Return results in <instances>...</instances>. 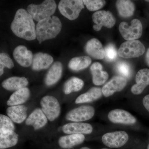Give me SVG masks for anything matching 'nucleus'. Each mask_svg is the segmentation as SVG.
<instances>
[{
  "label": "nucleus",
  "mask_w": 149,
  "mask_h": 149,
  "mask_svg": "<svg viewBox=\"0 0 149 149\" xmlns=\"http://www.w3.org/2000/svg\"><path fill=\"white\" fill-rule=\"evenodd\" d=\"M116 69L118 73L125 78H129L131 76L132 72L131 67L128 63L124 61L118 63L116 65Z\"/></svg>",
  "instance_id": "nucleus-31"
},
{
  "label": "nucleus",
  "mask_w": 149,
  "mask_h": 149,
  "mask_svg": "<svg viewBox=\"0 0 149 149\" xmlns=\"http://www.w3.org/2000/svg\"><path fill=\"white\" fill-rule=\"evenodd\" d=\"M62 130L67 134H90L93 131L92 125L81 122L70 123L63 125Z\"/></svg>",
  "instance_id": "nucleus-15"
},
{
  "label": "nucleus",
  "mask_w": 149,
  "mask_h": 149,
  "mask_svg": "<svg viewBox=\"0 0 149 149\" xmlns=\"http://www.w3.org/2000/svg\"><path fill=\"white\" fill-rule=\"evenodd\" d=\"M58 8L62 15L73 20L79 17L84 8V4L81 0H62L59 3Z\"/></svg>",
  "instance_id": "nucleus-4"
},
{
  "label": "nucleus",
  "mask_w": 149,
  "mask_h": 149,
  "mask_svg": "<svg viewBox=\"0 0 149 149\" xmlns=\"http://www.w3.org/2000/svg\"><path fill=\"white\" fill-rule=\"evenodd\" d=\"M107 149V148H103V149Z\"/></svg>",
  "instance_id": "nucleus-40"
},
{
  "label": "nucleus",
  "mask_w": 149,
  "mask_h": 149,
  "mask_svg": "<svg viewBox=\"0 0 149 149\" xmlns=\"http://www.w3.org/2000/svg\"><path fill=\"white\" fill-rule=\"evenodd\" d=\"M147 149H149V144L148 145V147H147Z\"/></svg>",
  "instance_id": "nucleus-38"
},
{
  "label": "nucleus",
  "mask_w": 149,
  "mask_h": 149,
  "mask_svg": "<svg viewBox=\"0 0 149 149\" xmlns=\"http://www.w3.org/2000/svg\"><path fill=\"white\" fill-rule=\"evenodd\" d=\"M15 130V126L12 120L9 117L4 115L0 116V131Z\"/></svg>",
  "instance_id": "nucleus-33"
},
{
  "label": "nucleus",
  "mask_w": 149,
  "mask_h": 149,
  "mask_svg": "<svg viewBox=\"0 0 149 149\" xmlns=\"http://www.w3.org/2000/svg\"><path fill=\"white\" fill-rule=\"evenodd\" d=\"M145 61L148 66L149 67V48L147 49L145 56Z\"/></svg>",
  "instance_id": "nucleus-36"
},
{
  "label": "nucleus",
  "mask_w": 149,
  "mask_h": 149,
  "mask_svg": "<svg viewBox=\"0 0 149 149\" xmlns=\"http://www.w3.org/2000/svg\"><path fill=\"white\" fill-rule=\"evenodd\" d=\"M33 19L27 10L19 9L17 11L11 24V29L17 37L27 41L35 40L36 31Z\"/></svg>",
  "instance_id": "nucleus-1"
},
{
  "label": "nucleus",
  "mask_w": 149,
  "mask_h": 149,
  "mask_svg": "<svg viewBox=\"0 0 149 149\" xmlns=\"http://www.w3.org/2000/svg\"><path fill=\"white\" fill-rule=\"evenodd\" d=\"M61 21L57 17L52 16L38 22L36 27V38L41 44L47 40L55 38L61 31Z\"/></svg>",
  "instance_id": "nucleus-2"
},
{
  "label": "nucleus",
  "mask_w": 149,
  "mask_h": 149,
  "mask_svg": "<svg viewBox=\"0 0 149 149\" xmlns=\"http://www.w3.org/2000/svg\"><path fill=\"white\" fill-rule=\"evenodd\" d=\"M92 19L95 24L93 29L98 32L103 26L108 28H111L116 23V19L111 12L109 11H97L93 14Z\"/></svg>",
  "instance_id": "nucleus-8"
},
{
  "label": "nucleus",
  "mask_w": 149,
  "mask_h": 149,
  "mask_svg": "<svg viewBox=\"0 0 149 149\" xmlns=\"http://www.w3.org/2000/svg\"><path fill=\"white\" fill-rule=\"evenodd\" d=\"M127 83V80L125 77L122 76H115L104 85L102 89V92L105 97H109L114 93L123 90Z\"/></svg>",
  "instance_id": "nucleus-11"
},
{
  "label": "nucleus",
  "mask_w": 149,
  "mask_h": 149,
  "mask_svg": "<svg viewBox=\"0 0 149 149\" xmlns=\"http://www.w3.org/2000/svg\"><path fill=\"white\" fill-rule=\"evenodd\" d=\"M85 139L83 134H70L60 138L58 144L62 148L70 149L82 143Z\"/></svg>",
  "instance_id": "nucleus-22"
},
{
  "label": "nucleus",
  "mask_w": 149,
  "mask_h": 149,
  "mask_svg": "<svg viewBox=\"0 0 149 149\" xmlns=\"http://www.w3.org/2000/svg\"><path fill=\"white\" fill-rule=\"evenodd\" d=\"M90 149L89 148H88V147H83V148H81V149Z\"/></svg>",
  "instance_id": "nucleus-37"
},
{
  "label": "nucleus",
  "mask_w": 149,
  "mask_h": 149,
  "mask_svg": "<svg viewBox=\"0 0 149 149\" xmlns=\"http://www.w3.org/2000/svg\"><path fill=\"white\" fill-rule=\"evenodd\" d=\"M33 55L32 52L24 45L17 46L13 52L14 58L19 64L23 67H28L32 65Z\"/></svg>",
  "instance_id": "nucleus-13"
},
{
  "label": "nucleus",
  "mask_w": 149,
  "mask_h": 149,
  "mask_svg": "<svg viewBox=\"0 0 149 149\" xmlns=\"http://www.w3.org/2000/svg\"><path fill=\"white\" fill-rule=\"evenodd\" d=\"M93 75V83L96 85H102L106 82L108 78L107 72L102 70V66L99 62H95L91 67Z\"/></svg>",
  "instance_id": "nucleus-23"
},
{
  "label": "nucleus",
  "mask_w": 149,
  "mask_h": 149,
  "mask_svg": "<svg viewBox=\"0 0 149 149\" xmlns=\"http://www.w3.org/2000/svg\"><path fill=\"white\" fill-rule=\"evenodd\" d=\"M30 96V91L27 88H24L16 91L10 96L7 102L10 106L19 105L25 102Z\"/></svg>",
  "instance_id": "nucleus-25"
},
{
  "label": "nucleus",
  "mask_w": 149,
  "mask_h": 149,
  "mask_svg": "<svg viewBox=\"0 0 149 149\" xmlns=\"http://www.w3.org/2000/svg\"><path fill=\"white\" fill-rule=\"evenodd\" d=\"M84 5L87 9L91 11H95L104 7L106 1L102 0H84L83 1Z\"/></svg>",
  "instance_id": "nucleus-32"
},
{
  "label": "nucleus",
  "mask_w": 149,
  "mask_h": 149,
  "mask_svg": "<svg viewBox=\"0 0 149 149\" xmlns=\"http://www.w3.org/2000/svg\"><path fill=\"white\" fill-rule=\"evenodd\" d=\"M146 2H149V1H146Z\"/></svg>",
  "instance_id": "nucleus-39"
},
{
  "label": "nucleus",
  "mask_w": 149,
  "mask_h": 149,
  "mask_svg": "<svg viewBox=\"0 0 149 149\" xmlns=\"http://www.w3.org/2000/svg\"><path fill=\"white\" fill-rule=\"evenodd\" d=\"M143 104L144 107L149 112V94L144 97L143 100Z\"/></svg>",
  "instance_id": "nucleus-35"
},
{
  "label": "nucleus",
  "mask_w": 149,
  "mask_h": 149,
  "mask_svg": "<svg viewBox=\"0 0 149 149\" xmlns=\"http://www.w3.org/2000/svg\"><path fill=\"white\" fill-rule=\"evenodd\" d=\"M146 52V47L141 41L138 40L128 41L120 45L118 53L123 58H131L143 55Z\"/></svg>",
  "instance_id": "nucleus-5"
},
{
  "label": "nucleus",
  "mask_w": 149,
  "mask_h": 149,
  "mask_svg": "<svg viewBox=\"0 0 149 149\" xmlns=\"http://www.w3.org/2000/svg\"><path fill=\"white\" fill-rule=\"evenodd\" d=\"M119 31L124 40L132 41L139 39L143 34L142 23L138 19H133L130 25L125 22H123L119 25Z\"/></svg>",
  "instance_id": "nucleus-6"
},
{
  "label": "nucleus",
  "mask_w": 149,
  "mask_h": 149,
  "mask_svg": "<svg viewBox=\"0 0 149 149\" xmlns=\"http://www.w3.org/2000/svg\"><path fill=\"white\" fill-rule=\"evenodd\" d=\"M14 64L10 56L6 53L0 54V75L1 76L4 72V68L7 67L9 69L12 68Z\"/></svg>",
  "instance_id": "nucleus-30"
},
{
  "label": "nucleus",
  "mask_w": 149,
  "mask_h": 149,
  "mask_svg": "<svg viewBox=\"0 0 149 149\" xmlns=\"http://www.w3.org/2000/svg\"><path fill=\"white\" fill-rule=\"evenodd\" d=\"M95 110L91 106H82L74 109L67 114L66 118L70 121L80 122L90 120L93 117Z\"/></svg>",
  "instance_id": "nucleus-10"
},
{
  "label": "nucleus",
  "mask_w": 149,
  "mask_h": 149,
  "mask_svg": "<svg viewBox=\"0 0 149 149\" xmlns=\"http://www.w3.org/2000/svg\"><path fill=\"white\" fill-rule=\"evenodd\" d=\"M63 68L62 64L60 62H56L54 63L48 71L45 79V83L47 86L53 85L60 79Z\"/></svg>",
  "instance_id": "nucleus-20"
},
{
  "label": "nucleus",
  "mask_w": 149,
  "mask_h": 149,
  "mask_svg": "<svg viewBox=\"0 0 149 149\" xmlns=\"http://www.w3.org/2000/svg\"><path fill=\"white\" fill-rule=\"evenodd\" d=\"M42 109L47 118L53 121L57 118L61 112V107L58 100L54 97L46 96L40 102Z\"/></svg>",
  "instance_id": "nucleus-7"
},
{
  "label": "nucleus",
  "mask_w": 149,
  "mask_h": 149,
  "mask_svg": "<svg viewBox=\"0 0 149 149\" xmlns=\"http://www.w3.org/2000/svg\"><path fill=\"white\" fill-rule=\"evenodd\" d=\"M84 83L83 80L76 77H72L65 83L63 92L66 95L73 92H78L83 88Z\"/></svg>",
  "instance_id": "nucleus-29"
},
{
  "label": "nucleus",
  "mask_w": 149,
  "mask_h": 149,
  "mask_svg": "<svg viewBox=\"0 0 149 149\" xmlns=\"http://www.w3.org/2000/svg\"><path fill=\"white\" fill-rule=\"evenodd\" d=\"M27 108L24 105L13 106L8 108L6 113L12 121L20 123L27 118Z\"/></svg>",
  "instance_id": "nucleus-19"
},
{
  "label": "nucleus",
  "mask_w": 149,
  "mask_h": 149,
  "mask_svg": "<svg viewBox=\"0 0 149 149\" xmlns=\"http://www.w3.org/2000/svg\"><path fill=\"white\" fill-rule=\"evenodd\" d=\"M116 5L118 14L123 17H128L132 16L135 12V5L130 1H117L116 3Z\"/></svg>",
  "instance_id": "nucleus-26"
},
{
  "label": "nucleus",
  "mask_w": 149,
  "mask_h": 149,
  "mask_svg": "<svg viewBox=\"0 0 149 149\" xmlns=\"http://www.w3.org/2000/svg\"><path fill=\"white\" fill-rule=\"evenodd\" d=\"M136 84L131 88V92L134 95H140L149 85V69L139 70L136 74Z\"/></svg>",
  "instance_id": "nucleus-14"
},
{
  "label": "nucleus",
  "mask_w": 149,
  "mask_h": 149,
  "mask_svg": "<svg viewBox=\"0 0 149 149\" xmlns=\"http://www.w3.org/2000/svg\"><path fill=\"white\" fill-rule=\"evenodd\" d=\"M104 145L111 148H118L128 142V135L124 131H116L104 134L102 139Z\"/></svg>",
  "instance_id": "nucleus-9"
},
{
  "label": "nucleus",
  "mask_w": 149,
  "mask_h": 149,
  "mask_svg": "<svg viewBox=\"0 0 149 149\" xmlns=\"http://www.w3.org/2000/svg\"><path fill=\"white\" fill-rule=\"evenodd\" d=\"M54 61L52 57L49 54L38 52L33 55L32 68L35 71L47 69Z\"/></svg>",
  "instance_id": "nucleus-17"
},
{
  "label": "nucleus",
  "mask_w": 149,
  "mask_h": 149,
  "mask_svg": "<svg viewBox=\"0 0 149 149\" xmlns=\"http://www.w3.org/2000/svg\"><path fill=\"white\" fill-rule=\"evenodd\" d=\"M85 50L88 54L96 59H102L104 58V49L100 42L96 38L88 41L85 45Z\"/></svg>",
  "instance_id": "nucleus-16"
},
{
  "label": "nucleus",
  "mask_w": 149,
  "mask_h": 149,
  "mask_svg": "<svg viewBox=\"0 0 149 149\" xmlns=\"http://www.w3.org/2000/svg\"><path fill=\"white\" fill-rule=\"evenodd\" d=\"M102 94L101 89L94 87L86 93L79 96L76 99L75 102L76 104L91 102L100 98Z\"/></svg>",
  "instance_id": "nucleus-27"
},
{
  "label": "nucleus",
  "mask_w": 149,
  "mask_h": 149,
  "mask_svg": "<svg viewBox=\"0 0 149 149\" xmlns=\"http://www.w3.org/2000/svg\"><path fill=\"white\" fill-rule=\"evenodd\" d=\"M91 62L92 60L88 56L76 57L70 60L68 66L70 69L73 71H80L88 67Z\"/></svg>",
  "instance_id": "nucleus-28"
},
{
  "label": "nucleus",
  "mask_w": 149,
  "mask_h": 149,
  "mask_svg": "<svg viewBox=\"0 0 149 149\" xmlns=\"http://www.w3.org/2000/svg\"><path fill=\"white\" fill-rule=\"evenodd\" d=\"M108 118L110 121L114 123L132 125L136 122V118L134 116L123 109L113 110L108 113Z\"/></svg>",
  "instance_id": "nucleus-12"
},
{
  "label": "nucleus",
  "mask_w": 149,
  "mask_h": 149,
  "mask_svg": "<svg viewBox=\"0 0 149 149\" xmlns=\"http://www.w3.org/2000/svg\"><path fill=\"white\" fill-rule=\"evenodd\" d=\"M105 58L107 61H114L117 58L118 53L114 45L110 44L107 45L104 49Z\"/></svg>",
  "instance_id": "nucleus-34"
},
{
  "label": "nucleus",
  "mask_w": 149,
  "mask_h": 149,
  "mask_svg": "<svg viewBox=\"0 0 149 149\" xmlns=\"http://www.w3.org/2000/svg\"><path fill=\"white\" fill-rule=\"evenodd\" d=\"M18 135L13 130L0 131V148L6 149L15 146Z\"/></svg>",
  "instance_id": "nucleus-24"
},
{
  "label": "nucleus",
  "mask_w": 149,
  "mask_h": 149,
  "mask_svg": "<svg viewBox=\"0 0 149 149\" xmlns=\"http://www.w3.org/2000/svg\"><path fill=\"white\" fill-rule=\"evenodd\" d=\"M47 119L42 110L37 109L29 116L25 123L27 125H32L35 130H37L46 125Z\"/></svg>",
  "instance_id": "nucleus-18"
},
{
  "label": "nucleus",
  "mask_w": 149,
  "mask_h": 149,
  "mask_svg": "<svg viewBox=\"0 0 149 149\" xmlns=\"http://www.w3.org/2000/svg\"><path fill=\"white\" fill-rule=\"evenodd\" d=\"M28 84L27 78L24 77H12L6 79L2 83L3 88L9 91H17L26 88Z\"/></svg>",
  "instance_id": "nucleus-21"
},
{
  "label": "nucleus",
  "mask_w": 149,
  "mask_h": 149,
  "mask_svg": "<svg viewBox=\"0 0 149 149\" xmlns=\"http://www.w3.org/2000/svg\"><path fill=\"white\" fill-rule=\"evenodd\" d=\"M56 4L53 0H46L39 5L33 4L27 6V10L33 19L38 22L52 16L55 12Z\"/></svg>",
  "instance_id": "nucleus-3"
}]
</instances>
